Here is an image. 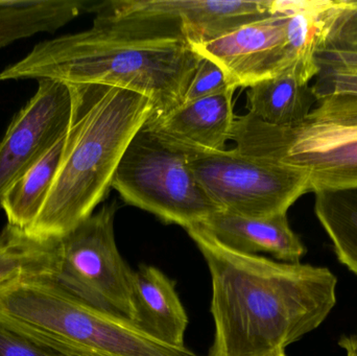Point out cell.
Wrapping results in <instances>:
<instances>
[{
	"label": "cell",
	"instance_id": "obj_1",
	"mask_svg": "<svg viewBox=\"0 0 357 356\" xmlns=\"http://www.w3.org/2000/svg\"><path fill=\"white\" fill-rule=\"evenodd\" d=\"M187 234L210 277L214 341L209 356H279L320 327L337 304V276L227 248L201 225Z\"/></svg>",
	"mask_w": 357,
	"mask_h": 356
},
{
	"label": "cell",
	"instance_id": "obj_2",
	"mask_svg": "<svg viewBox=\"0 0 357 356\" xmlns=\"http://www.w3.org/2000/svg\"><path fill=\"white\" fill-rule=\"evenodd\" d=\"M201 58L178 29L94 18L87 31L38 43L0 72V82L50 79L123 88L150 98L155 114H162L182 104Z\"/></svg>",
	"mask_w": 357,
	"mask_h": 356
},
{
	"label": "cell",
	"instance_id": "obj_3",
	"mask_svg": "<svg viewBox=\"0 0 357 356\" xmlns=\"http://www.w3.org/2000/svg\"><path fill=\"white\" fill-rule=\"evenodd\" d=\"M70 86L73 112L60 165L40 215L25 231L36 240H59L93 215L132 139L156 112L150 98L130 90Z\"/></svg>",
	"mask_w": 357,
	"mask_h": 356
},
{
	"label": "cell",
	"instance_id": "obj_4",
	"mask_svg": "<svg viewBox=\"0 0 357 356\" xmlns=\"http://www.w3.org/2000/svg\"><path fill=\"white\" fill-rule=\"evenodd\" d=\"M0 318L81 356H199L186 346L155 340L52 277H22L0 286Z\"/></svg>",
	"mask_w": 357,
	"mask_h": 356
},
{
	"label": "cell",
	"instance_id": "obj_5",
	"mask_svg": "<svg viewBox=\"0 0 357 356\" xmlns=\"http://www.w3.org/2000/svg\"><path fill=\"white\" fill-rule=\"evenodd\" d=\"M335 8L337 0H275L273 14L191 46L220 65L235 89L287 71L310 83Z\"/></svg>",
	"mask_w": 357,
	"mask_h": 356
},
{
	"label": "cell",
	"instance_id": "obj_6",
	"mask_svg": "<svg viewBox=\"0 0 357 356\" xmlns=\"http://www.w3.org/2000/svg\"><path fill=\"white\" fill-rule=\"evenodd\" d=\"M241 146L250 156L301 169L310 192L357 189V96L319 100L302 123L274 127L249 118Z\"/></svg>",
	"mask_w": 357,
	"mask_h": 356
},
{
	"label": "cell",
	"instance_id": "obj_7",
	"mask_svg": "<svg viewBox=\"0 0 357 356\" xmlns=\"http://www.w3.org/2000/svg\"><path fill=\"white\" fill-rule=\"evenodd\" d=\"M112 187L127 204L184 229L222 210L193 175L184 150L146 125L128 146Z\"/></svg>",
	"mask_w": 357,
	"mask_h": 356
},
{
	"label": "cell",
	"instance_id": "obj_8",
	"mask_svg": "<svg viewBox=\"0 0 357 356\" xmlns=\"http://www.w3.org/2000/svg\"><path fill=\"white\" fill-rule=\"evenodd\" d=\"M165 139L184 150L193 175L222 210L250 217L283 215L310 192L307 176L296 167L236 148L204 150Z\"/></svg>",
	"mask_w": 357,
	"mask_h": 356
},
{
	"label": "cell",
	"instance_id": "obj_9",
	"mask_svg": "<svg viewBox=\"0 0 357 356\" xmlns=\"http://www.w3.org/2000/svg\"><path fill=\"white\" fill-rule=\"evenodd\" d=\"M116 203L100 211L60 238L59 286L98 309L133 322V270L117 249Z\"/></svg>",
	"mask_w": 357,
	"mask_h": 356
},
{
	"label": "cell",
	"instance_id": "obj_10",
	"mask_svg": "<svg viewBox=\"0 0 357 356\" xmlns=\"http://www.w3.org/2000/svg\"><path fill=\"white\" fill-rule=\"evenodd\" d=\"M274 10L275 0H106L94 1L89 13L102 20L174 27L195 45L218 39Z\"/></svg>",
	"mask_w": 357,
	"mask_h": 356
},
{
	"label": "cell",
	"instance_id": "obj_11",
	"mask_svg": "<svg viewBox=\"0 0 357 356\" xmlns=\"http://www.w3.org/2000/svg\"><path fill=\"white\" fill-rule=\"evenodd\" d=\"M38 83L37 91L15 115L0 142V199L68 130L71 86L50 79Z\"/></svg>",
	"mask_w": 357,
	"mask_h": 356
},
{
	"label": "cell",
	"instance_id": "obj_12",
	"mask_svg": "<svg viewBox=\"0 0 357 356\" xmlns=\"http://www.w3.org/2000/svg\"><path fill=\"white\" fill-rule=\"evenodd\" d=\"M201 226L220 244L243 254L266 253L287 263H299L306 254L301 238L289 226L287 213L250 217L220 210Z\"/></svg>",
	"mask_w": 357,
	"mask_h": 356
},
{
	"label": "cell",
	"instance_id": "obj_13",
	"mask_svg": "<svg viewBox=\"0 0 357 356\" xmlns=\"http://www.w3.org/2000/svg\"><path fill=\"white\" fill-rule=\"evenodd\" d=\"M230 89L215 95L182 102L177 108L154 114L146 123L158 135L204 150H225L231 140L235 116Z\"/></svg>",
	"mask_w": 357,
	"mask_h": 356
},
{
	"label": "cell",
	"instance_id": "obj_14",
	"mask_svg": "<svg viewBox=\"0 0 357 356\" xmlns=\"http://www.w3.org/2000/svg\"><path fill=\"white\" fill-rule=\"evenodd\" d=\"M134 324L155 340L184 347L188 316L181 302L176 282L154 265L133 271Z\"/></svg>",
	"mask_w": 357,
	"mask_h": 356
},
{
	"label": "cell",
	"instance_id": "obj_15",
	"mask_svg": "<svg viewBox=\"0 0 357 356\" xmlns=\"http://www.w3.org/2000/svg\"><path fill=\"white\" fill-rule=\"evenodd\" d=\"M247 100L248 114L274 127L302 123L319 102L310 83L291 71L254 84Z\"/></svg>",
	"mask_w": 357,
	"mask_h": 356
},
{
	"label": "cell",
	"instance_id": "obj_16",
	"mask_svg": "<svg viewBox=\"0 0 357 356\" xmlns=\"http://www.w3.org/2000/svg\"><path fill=\"white\" fill-rule=\"evenodd\" d=\"M90 0H6L0 6V49L40 33H54L89 13Z\"/></svg>",
	"mask_w": 357,
	"mask_h": 356
},
{
	"label": "cell",
	"instance_id": "obj_17",
	"mask_svg": "<svg viewBox=\"0 0 357 356\" xmlns=\"http://www.w3.org/2000/svg\"><path fill=\"white\" fill-rule=\"evenodd\" d=\"M65 138L66 134L0 199L8 225L25 232L35 223L56 178Z\"/></svg>",
	"mask_w": 357,
	"mask_h": 356
},
{
	"label": "cell",
	"instance_id": "obj_18",
	"mask_svg": "<svg viewBox=\"0 0 357 356\" xmlns=\"http://www.w3.org/2000/svg\"><path fill=\"white\" fill-rule=\"evenodd\" d=\"M60 258V238L36 240L6 224L0 232V286L22 277H54Z\"/></svg>",
	"mask_w": 357,
	"mask_h": 356
},
{
	"label": "cell",
	"instance_id": "obj_19",
	"mask_svg": "<svg viewBox=\"0 0 357 356\" xmlns=\"http://www.w3.org/2000/svg\"><path fill=\"white\" fill-rule=\"evenodd\" d=\"M314 213L342 265L357 276V189L314 192Z\"/></svg>",
	"mask_w": 357,
	"mask_h": 356
},
{
	"label": "cell",
	"instance_id": "obj_20",
	"mask_svg": "<svg viewBox=\"0 0 357 356\" xmlns=\"http://www.w3.org/2000/svg\"><path fill=\"white\" fill-rule=\"evenodd\" d=\"M0 356H81L0 318Z\"/></svg>",
	"mask_w": 357,
	"mask_h": 356
},
{
	"label": "cell",
	"instance_id": "obj_21",
	"mask_svg": "<svg viewBox=\"0 0 357 356\" xmlns=\"http://www.w3.org/2000/svg\"><path fill=\"white\" fill-rule=\"evenodd\" d=\"M357 42V0H337L322 49H347Z\"/></svg>",
	"mask_w": 357,
	"mask_h": 356
},
{
	"label": "cell",
	"instance_id": "obj_22",
	"mask_svg": "<svg viewBox=\"0 0 357 356\" xmlns=\"http://www.w3.org/2000/svg\"><path fill=\"white\" fill-rule=\"evenodd\" d=\"M201 56L192 81L185 93L183 102H191V100L235 89L231 86L226 73L220 65L206 56Z\"/></svg>",
	"mask_w": 357,
	"mask_h": 356
},
{
	"label": "cell",
	"instance_id": "obj_23",
	"mask_svg": "<svg viewBox=\"0 0 357 356\" xmlns=\"http://www.w3.org/2000/svg\"><path fill=\"white\" fill-rule=\"evenodd\" d=\"M312 87L318 100L333 95L357 96V71L319 68Z\"/></svg>",
	"mask_w": 357,
	"mask_h": 356
},
{
	"label": "cell",
	"instance_id": "obj_24",
	"mask_svg": "<svg viewBox=\"0 0 357 356\" xmlns=\"http://www.w3.org/2000/svg\"><path fill=\"white\" fill-rule=\"evenodd\" d=\"M316 60L319 68L357 71V50L321 49Z\"/></svg>",
	"mask_w": 357,
	"mask_h": 356
},
{
	"label": "cell",
	"instance_id": "obj_25",
	"mask_svg": "<svg viewBox=\"0 0 357 356\" xmlns=\"http://www.w3.org/2000/svg\"><path fill=\"white\" fill-rule=\"evenodd\" d=\"M339 345L345 351L346 356H357V332L342 336Z\"/></svg>",
	"mask_w": 357,
	"mask_h": 356
},
{
	"label": "cell",
	"instance_id": "obj_26",
	"mask_svg": "<svg viewBox=\"0 0 357 356\" xmlns=\"http://www.w3.org/2000/svg\"><path fill=\"white\" fill-rule=\"evenodd\" d=\"M347 49L357 50V42L356 44H354V46H351V47H350V48H347ZM341 50H346V49H341Z\"/></svg>",
	"mask_w": 357,
	"mask_h": 356
},
{
	"label": "cell",
	"instance_id": "obj_27",
	"mask_svg": "<svg viewBox=\"0 0 357 356\" xmlns=\"http://www.w3.org/2000/svg\"><path fill=\"white\" fill-rule=\"evenodd\" d=\"M279 356H287V353H284V355H279Z\"/></svg>",
	"mask_w": 357,
	"mask_h": 356
}]
</instances>
